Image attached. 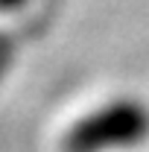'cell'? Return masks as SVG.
<instances>
[{
	"label": "cell",
	"mask_w": 149,
	"mask_h": 152,
	"mask_svg": "<svg viewBox=\"0 0 149 152\" xmlns=\"http://www.w3.org/2000/svg\"><path fill=\"white\" fill-rule=\"evenodd\" d=\"M149 137V105L137 96H117L70 123L61 152H123Z\"/></svg>",
	"instance_id": "cell-1"
},
{
	"label": "cell",
	"mask_w": 149,
	"mask_h": 152,
	"mask_svg": "<svg viewBox=\"0 0 149 152\" xmlns=\"http://www.w3.org/2000/svg\"><path fill=\"white\" fill-rule=\"evenodd\" d=\"M12 61H15V41L6 35V32H0V79L9 73Z\"/></svg>",
	"instance_id": "cell-2"
},
{
	"label": "cell",
	"mask_w": 149,
	"mask_h": 152,
	"mask_svg": "<svg viewBox=\"0 0 149 152\" xmlns=\"http://www.w3.org/2000/svg\"><path fill=\"white\" fill-rule=\"evenodd\" d=\"M23 3H29V0H0V12H15Z\"/></svg>",
	"instance_id": "cell-3"
}]
</instances>
